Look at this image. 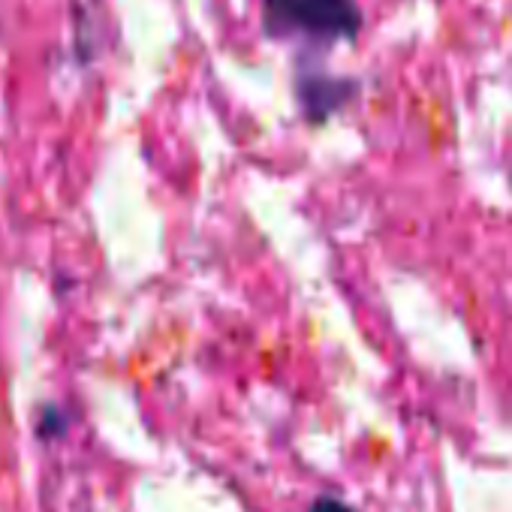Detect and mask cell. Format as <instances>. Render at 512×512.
Instances as JSON below:
<instances>
[{
    "mask_svg": "<svg viewBox=\"0 0 512 512\" xmlns=\"http://www.w3.org/2000/svg\"><path fill=\"white\" fill-rule=\"evenodd\" d=\"M314 512H350V509L344 503H338V500H323V503L314 506Z\"/></svg>",
    "mask_w": 512,
    "mask_h": 512,
    "instance_id": "2",
    "label": "cell"
},
{
    "mask_svg": "<svg viewBox=\"0 0 512 512\" xmlns=\"http://www.w3.org/2000/svg\"><path fill=\"white\" fill-rule=\"evenodd\" d=\"M263 22L275 40H308L335 46L362 28L356 0H263Z\"/></svg>",
    "mask_w": 512,
    "mask_h": 512,
    "instance_id": "1",
    "label": "cell"
}]
</instances>
